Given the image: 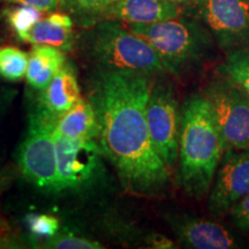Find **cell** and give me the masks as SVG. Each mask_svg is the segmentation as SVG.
Wrapping results in <instances>:
<instances>
[{"mask_svg": "<svg viewBox=\"0 0 249 249\" xmlns=\"http://www.w3.org/2000/svg\"><path fill=\"white\" fill-rule=\"evenodd\" d=\"M150 75L103 70L90 102L98 124L97 141L124 191L154 196L166 187L169 169L152 145L147 123Z\"/></svg>", "mask_w": 249, "mask_h": 249, "instance_id": "1", "label": "cell"}, {"mask_svg": "<svg viewBox=\"0 0 249 249\" xmlns=\"http://www.w3.org/2000/svg\"><path fill=\"white\" fill-rule=\"evenodd\" d=\"M224 152L209 101L203 93L192 95L181 108L179 134V182L191 197L209 193Z\"/></svg>", "mask_w": 249, "mask_h": 249, "instance_id": "2", "label": "cell"}, {"mask_svg": "<svg viewBox=\"0 0 249 249\" xmlns=\"http://www.w3.org/2000/svg\"><path fill=\"white\" fill-rule=\"evenodd\" d=\"M79 42L87 57L102 70L150 76L166 73L154 48L119 21L102 20L90 24Z\"/></svg>", "mask_w": 249, "mask_h": 249, "instance_id": "3", "label": "cell"}, {"mask_svg": "<svg viewBox=\"0 0 249 249\" xmlns=\"http://www.w3.org/2000/svg\"><path fill=\"white\" fill-rule=\"evenodd\" d=\"M124 24L154 48L166 73L178 77L202 64L214 40L200 21L182 17L156 23Z\"/></svg>", "mask_w": 249, "mask_h": 249, "instance_id": "4", "label": "cell"}, {"mask_svg": "<svg viewBox=\"0 0 249 249\" xmlns=\"http://www.w3.org/2000/svg\"><path fill=\"white\" fill-rule=\"evenodd\" d=\"M55 118L35 107L29 116L26 139L18 151V165L26 180L43 191L58 193Z\"/></svg>", "mask_w": 249, "mask_h": 249, "instance_id": "5", "label": "cell"}, {"mask_svg": "<svg viewBox=\"0 0 249 249\" xmlns=\"http://www.w3.org/2000/svg\"><path fill=\"white\" fill-rule=\"evenodd\" d=\"M203 95L213 107L224 150L249 148V96L223 75L211 81Z\"/></svg>", "mask_w": 249, "mask_h": 249, "instance_id": "6", "label": "cell"}, {"mask_svg": "<svg viewBox=\"0 0 249 249\" xmlns=\"http://www.w3.org/2000/svg\"><path fill=\"white\" fill-rule=\"evenodd\" d=\"M58 160V193L80 192L97 181L103 150L96 139H70L54 133Z\"/></svg>", "mask_w": 249, "mask_h": 249, "instance_id": "7", "label": "cell"}, {"mask_svg": "<svg viewBox=\"0 0 249 249\" xmlns=\"http://www.w3.org/2000/svg\"><path fill=\"white\" fill-rule=\"evenodd\" d=\"M181 111L169 83H151L147 104V123L152 145L167 169L179 160V134Z\"/></svg>", "mask_w": 249, "mask_h": 249, "instance_id": "8", "label": "cell"}, {"mask_svg": "<svg viewBox=\"0 0 249 249\" xmlns=\"http://www.w3.org/2000/svg\"><path fill=\"white\" fill-rule=\"evenodd\" d=\"M192 9L219 48H249V0H198Z\"/></svg>", "mask_w": 249, "mask_h": 249, "instance_id": "9", "label": "cell"}, {"mask_svg": "<svg viewBox=\"0 0 249 249\" xmlns=\"http://www.w3.org/2000/svg\"><path fill=\"white\" fill-rule=\"evenodd\" d=\"M249 194V148L224 152L211 187L208 208L224 213Z\"/></svg>", "mask_w": 249, "mask_h": 249, "instance_id": "10", "label": "cell"}, {"mask_svg": "<svg viewBox=\"0 0 249 249\" xmlns=\"http://www.w3.org/2000/svg\"><path fill=\"white\" fill-rule=\"evenodd\" d=\"M169 223L177 238L189 248L233 249L240 246L231 231L216 222L187 214H174L169 217Z\"/></svg>", "mask_w": 249, "mask_h": 249, "instance_id": "11", "label": "cell"}, {"mask_svg": "<svg viewBox=\"0 0 249 249\" xmlns=\"http://www.w3.org/2000/svg\"><path fill=\"white\" fill-rule=\"evenodd\" d=\"M185 8L169 0H118L96 18L123 23H156L181 17ZM93 22V23H95Z\"/></svg>", "mask_w": 249, "mask_h": 249, "instance_id": "12", "label": "cell"}, {"mask_svg": "<svg viewBox=\"0 0 249 249\" xmlns=\"http://www.w3.org/2000/svg\"><path fill=\"white\" fill-rule=\"evenodd\" d=\"M81 98L76 70L67 62L45 89L40 90L37 107L55 118L71 110Z\"/></svg>", "mask_w": 249, "mask_h": 249, "instance_id": "13", "label": "cell"}, {"mask_svg": "<svg viewBox=\"0 0 249 249\" xmlns=\"http://www.w3.org/2000/svg\"><path fill=\"white\" fill-rule=\"evenodd\" d=\"M66 64V54L62 50L51 45L34 44L29 52L26 74L28 85L38 91L45 89Z\"/></svg>", "mask_w": 249, "mask_h": 249, "instance_id": "14", "label": "cell"}, {"mask_svg": "<svg viewBox=\"0 0 249 249\" xmlns=\"http://www.w3.org/2000/svg\"><path fill=\"white\" fill-rule=\"evenodd\" d=\"M54 133L70 139H96L98 124L92 103L80 98L71 110L57 120Z\"/></svg>", "mask_w": 249, "mask_h": 249, "instance_id": "15", "label": "cell"}, {"mask_svg": "<svg viewBox=\"0 0 249 249\" xmlns=\"http://www.w3.org/2000/svg\"><path fill=\"white\" fill-rule=\"evenodd\" d=\"M31 44H45L55 46L62 51H71L75 44L73 28L59 26L49 18H42L27 34L20 38Z\"/></svg>", "mask_w": 249, "mask_h": 249, "instance_id": "16", "label": "cell"}, {"mask_svg": "<svg viewBox=\"0 0 249 249\" xmlns=\"http://www.w3.org/2000/svg\"><path fill=\"white\" fill-rule=\"evenodd\" d=\"M29 53L15 46L0 48V77L11 82H18L26 76Z\"/></svg>", "mask_w": 249, "mask_h": 249, "instance_id": "17", "label": "cell"}, {"mask_svg": "<svg viewBox=\"0 0 249 249\" xmlns=\"http://www.w3.org/2000/svg\"><path fill=\"white\" fill-rule=\"evenodd\" d=\"M220 74L232 80L249 96V48L229 52L220 66Z\"/></svg>", "mask_w": 249, "mask_h": 249, "instance_id": "18", "label": "cell"}, {"mask_svg": "<svg viewBox=\"0 0 249 249\" xmlns=\"http://www.w3.org/2000/svg\"><path fill=\"white\" fill-rule=\"evenodd\" d=\"M116 1L118 0H60L59 6L68 13L81 18L86 26H90L105 8Z\"/></svg>", "mask_w": 249, "mask_h": 249, "instance_id": "19", "label": "cell"}, {"mask_svg": "<svg viewBox=\"0 0 249 249\" xmlns=\"http://www.w3.org/2000/svg\"><path fill=\"white\" fill-rule=\"evenodd\" d=\"M6 21L18 38L27 34L43 18V12L31 6L20 5L4 11Z\"/></svg>", "mask_w": 249, "mask_h": 249, "instance_id": "20", "label": "cell"}, {"mask_svg": "<svg viewBox=\"0 0 249 249\" xmlns=\"http://www.w3.org/2000/svg\"><path fill=\"white\" fill-rule=\"evenodd\" d=\"M40 247L49 249H103L101 242L75 235L73 233H57L40 242Z\"/></svg>", "mask_w": 249, "mask_h": 249, "instance_id": "21", "label": "cell"}, {"mask_svg": "<svg viewBox=\"0 0 249 249\" xmlns=\"http://www.w3.org/2000/svg\"><path fill=\"white\" fill-rule=\"evenodd\" d=\"M24 222L30 234L38 238H51L60 229L58 218L46 213H28Z\"/></svg>", "mask_w": 249, "mask_h": 249, "instance_id": "22", "label": "cell"}, {"mask_svg": "<svg viewBox=\"0 0 249 249\" xmlns=\"http://www.w3.org/2000/svg\"><path fill=\"white\" fill-rule=\"evenodd\" d=\"M26 244L18 232L0 217V249L24 248Z\"/></svg>", "mask_w": 249, "mask_h": 249, "instance_id": "23", "label": "cell"}, {"mask_svg": "<svg viewBox=\"0 0 249 249\" xmlns=\"http://www.w3.org/2000/svg\"><path fill=\"white\" fill-rule=\"evenodd\" d=\"M230 211L235 225L242 231L249 233V194L239 201Z\"/></svg>", "mask_w": 249, "mask_h": 249, "instance_id": "24", "label": "cell"}, {"mask_svg": "<svg viewBox=\"0 0 249 249\" xmlns=\"http://www.w3.org/2000/svg\"><path fill=\"white\" fill-rule=\"evenodd\" d=\"M0 1L9 2V4L15 5H24L35 7L43 13H51L59 7L60 0H0Z\"/></svg>", "mask_w": 249, "mask_h": 249, "instance_id": "25", "label": "cell"}, {"mask_svg": "<svg viewBox=\"0 0 249 249\" xmlns=\"http://www.w3.org/2000/svg\"><path fill=\"white\" fill-rule=\"evenodd\" d=\"M147 244L149 245V247L156 248V249L176 248V246H174V242L172 240H170L169 238H166V236H164L161 234H152V235H150L148 238Z\"/></svg>", "mask_w": 249, "mask_h": 249, "instance_id": "26", "label": "cell"}, {"mask_svg": "<svg viewBox=\"0 0 249 249\" xmlns=\"http://www.w3.org/2000/svg\"><path fill=\"white\" fill-rule=\"evenodd\" d=\"M171 2H174V4L177 5H180L181 7L183 8H193L195 6L196 2L198 1V0H169Z\"/></svg>", "mask_w": 249, "mask_h": 249, "instance_id": "27", "label": "cell"}]
</instances>
